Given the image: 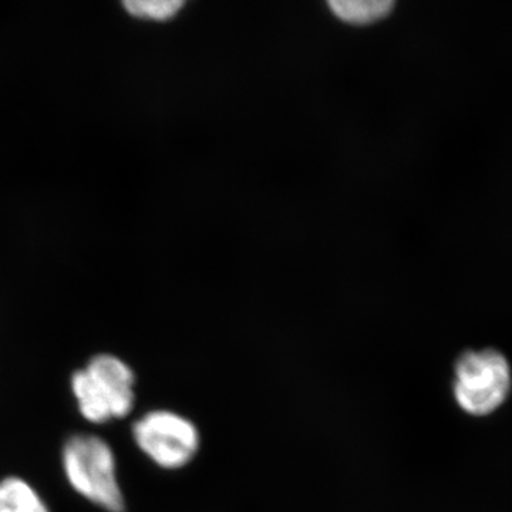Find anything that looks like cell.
I'll use <instances>...</instances> for the list:
<instances>
[{
	"label": "cell",
	"mask_w": 512,
	"mask_h": 512,
	"mask_svg": "<svg viewBox=\"0 0 512 512\" xmlns=\"http://www.w3.org/2000/svg\"><path fill=\"white\" fill-rule=\"evenodd\" d=\"M123 5L134 18L165 22L173 19L180 12L184 2L181 0H127Z\"/></svg>",
	"instance_id": "7"
},
{
	"label": "cell",
	"mask_w": 512,
	"mask_h": 512,
	"mask_svg": "<svg viewBox=\"0 0 512 512\" xmlns=\"http://www.w3.org/2000/svg\"><path fill=\"white\" fill-rule=\"evenodd\" d=\"M0 512H50L36 488L20 477L0 480Z\"/></svg>",
	"instance_id": "5"
},
{
	"label": "cell",
	"mask_w": 512,
	"mask_h": 512,
	"mask_svg": "<svg viewBox=\"0 0 512 512\" xmlns=\"http://www.w3.org/2000/svg\"><path fill=\"white\" fill-rule=\"evenodd\" d=\"M329 8L343 22L350 25H370L390 15L393 0H332Z\"/></svg>",
	"instance_id": "6"
},
{
	"label": "cell",
	"mask_w": 512,
	"mask_h": 512,
	"mask_svg": "<svg viewBox=\"0 0 512 512\" xmlns=\"http://www.w3.org/2000/svg\"><path fill=\"white\" fill-rule=\"evenodd\" d=\"M131 434L138 450L164 470L188 466L201 446L200 430L194 421L173 410L143 414L134 421Z\"/></svg>",
	"instance_id": "4"
},
{
	"label": "cell",
	"mask_w": 512,
	"mask_h": 512,
	"mask_svg": "<svg viewBox=\"0 0 512 512\" xmlns=\"http://www.w3.org/2000/svg\"><path fill=\"white\" fill-rule=\"evenodd\" d=\"M70 386L77 409L90 423L124 419L136 404V373L110 353L93 356L73 373Z\"/></svg>",
	"instance_id": "1"
},
{
	"label": "cell",
	"mask_w": 512,
	"mask_h": 512,
	"mask_svg": "<svg viewBox=\"0 0 512 512\" xmlns=\"http://www.w3.org/2000/svg\"><path fill=\"white\" fill-rule=\"evenodd\" d=\"M511 389V365L500 350H467L458 357L453 394L463 412L490 416L507 402Z\"/></svg>",
	"instance_id": "3"
},
{
	"label": "cell",
	"mask_w": 512,
	"mask_h": 512,
	"mask_svg": "<svg viewBox=\"0 0 512 512\" xmlns=\"http://www.w3.org/2000/svg\"><path fill=\"white\" fill-rule=\"evenodd\" d=\"M62 466L67 483L84 500L107 512L126 510L116 454L106 440L92 434H74L64 443Z\"/></svg>",
	"instance_id": "2"
}]
</instances>
